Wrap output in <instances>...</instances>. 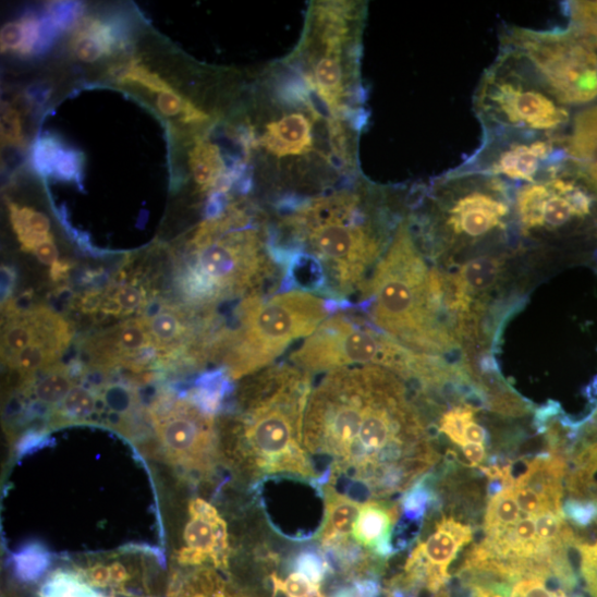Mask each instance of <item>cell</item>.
I'll return each instance as SVG.
<instances>
[{"label":"cell","instance_id":"6da1fadb","mask_svg":"<svg viewBox=\"0 0 597 597\" xmlns=\"http://www.w3.org/2000/svg\"><path fill=\"white\" fill-rule=\"evenodd\" d=\"M394 371L361 365L336 369L313 389L304 442L329 470L320 486L344 479L369 498L405 492L438 462L431 436Z\"/></svg>","mask_w":597,"mask_h":597},{"label":"cell","instance_id":"7a4b0ae2","mask_svg":"<svg viewBox=\"0 0 597 597\" xmlns=\"http://www.w3.org/2000/svg\"><path fill=\"white\" fill-rule=\"evenodd\" d=\"M255 118L234 125L247 165L256 161L280 202L324 194L358 178L366 119L334 113L285 60L260 82ZM279 204V203H278Z\"/></svg>","mask_w":597,"mask_h":597},{"label":"cell","instance_id":"3957f363","mask_svg":"<svg viewBox=\"0 0 597 597\" xmlns=\"http://www.w3.org/2000/svg\"><path fill=\"white\" fill-rule=\"evenodd\" d=\"M390 192L360 178L324 194L278 206L275 245L285 287H303L341 306L358 302L398 229Z\"/></svg>","mask_w":597,"mask_h":597},{"label":"cell","instance_id":"277c9868","mask_svg":"<svg viewBox=\"0 0 597 597\" xmlns=\"http://www.w3.org/2000/svg\"><path fill=\"white\" fill-rule=\"evenodd\" d=\"M248 378L218 425L220 459L251 479L288 475L320 483L304 442L313 375L282 363Z\"/></svg>","mask_w":597,"mask_h":597},{"label":"cell","instance_id":"5b68a950","mask_svg":"<svg viewBox=\"0 0 597 597\" xmlns=\"http://www.w3.org/2000/svg\"><path fill=\"white\" fill-rule=\"evenodd\" d=\"M285 278L272 221L252 205L229 203L200 223L179 263L175 282L188 307L208 314L231 298L284 288Z\"/></svg>","mask_w":597,"mask_h":597},{"label":"cell","instance_id":"8992f818","mask_svg":"<svg viewBox=\"0 0 597 597\" xmlns=\"http://www.w3.org/2000/svg\"><path fill=\"white\" fill-rule=\"evenodd\" d=\"M361 306L386 334L417 353L435 355L458 346L446 320L444 276L430 269L410 218H403L361 297Z\"/></svg>","mask_w":597,"mask_h":597},{"label":"cell","instance_id":"52a82bcc","mask_svg":"<svg viewBox=\"0 0 597 597\" xmlns=\"http://www.w3.org/2000/svg\"><path fill=\"white\" fill-rule=\"evenodd\" d=\"M337 304L302 289L243 298L232 327L214 331L207 357L231 380L248 378L275 364L289 346L307 339Z\"/></svg>","mask_w":597,"mask_h":597},{"label":"cell","instance_id":"ba28073f","mask_svg":"<svg viewBox=\"0 0 597 597\" xmlns=\"http://www.w3.org/2000/svg\"><path fill=\"white\" fill-rule=\"evenodd\" d=\"M366 7L358 2H316L305 31L285 58L337 114L366 119L361 84L362 32Z\"/></svg>","mask_w":597,"mask_h":597},{"label":"cell","instance_id":"9c48e42d","mask_svg":"<svg viewBox=\"0 0 597 597\" xmlns=\"http://www.w3.org/2000/svg\"><path fill=\"white\" fill-rule=\"evenodd\" d=\"M514 186L492 176L444 173L422 190L417 218L423 241L437 252L477 245L505 232Z\"/></svg>","mask_w":597,"mask_h":597},{"label":"cell","instance_id":"30bf717a","mask_svg":"<svg viewBox=\"0 0 597 597\" xmlns=\"http://www.w3.org/2000/svg\"><path fill=\"white\" fill-rule=\"evenodd\" d=\"M483 129H509L564 135L569 108L561 105L515 57L499 51L485 71L474 97Z\"/></svg>","mask_w":597,"mask_h":597},{"label":"cell","instance_id":"8fae6325","mask_svg":"<svg viewBox=\"0 0 597 597\" xmlns=\"http://www.w3.org/2000/svg\"><path fill=\"white\" fill-rule=\"evenodd\" d=\"M500 51L524 63L561 105L569 108L597 100L596 50L569 27H505Z\"/></svg>","mask_w":597,"mask_h":597},{"label":"cell","instance_id":"7c38bea8","mask_svg":"<svg viewBox=\"0 0 597 597\" xmlns=\"http://www.w3.org/2000/svg\"><path fill=\"white\" fill-rule=\"evenodd\" d=\"M425 361L426 354L409 350L362 318L342 312L326 319L289 356V363L310 375L377 365L402 379L417 378Z\"/></svg>","mask_w":597,"mask_h":597},{"label":"cell","instance_id":"4fadbf2b","mask_svg":"<svg viewBox=\"0 0 597 597\" xmlns=\"http://www.w3.org/2000/svg\"><path fill=\"white\" fill-rule=\"evenodd\" d=\"M564 136L509 129H483L479 147L450 173L498 178L513 186L533 184L568 167Z\"/></svg>","mask_w":597,"mask_h":597},{"label":"cell","instance_id":"5bb4252c","mask_svg":"<svg viewBox=\"0 0 597 597\" xmlns=\"http://www.w3.org/2000/svg\"><path fill=\"white\" fill-rule=\"evenodd\" d=\"M157 450L175 468L197 480L210 477L220 459L218 425L188 398L159 394L148 410Z\"/></svg>","mask_w":597,"mask_h":597},{"label":"cell","instance_id":"9a60e30c","mask_svg":"<svg viewBox=\"0 0 597 597\" xmlns=\"http://www.w3.org/2000/svg\"><path fill=\"white\" fill-rule=\"evenodd\" d=\"M589 188L569 163L550 178L519 186L514 214L522 234H556L589 216L594 203Z\"/></svg>","mask_w":597,"mask_h":597},{"label":"cell","instance_id":"2e32d148","mask_svg":"<svg viewBox=\"0 0 597 597\" xmlns=\"http://www.w3.org/2000/svg\"><path fill=\"white\" fill-rule=\"evenodd\" d=\"M231 546L228 522L218 510L202 498L188 503V521L183 532V545L175 560L183 568H230Z\"/></svg>","mask_w":597,"mask_h":597},{"label":"cell","instance_id":"e0dca14e","mask_svg":"<svg viewBox=\"0 0 597 597\" xmlns=\"http://www.w3.org/2000/svg\"><path fill=\"white\" fill-rule=\"evenodd\" d=\"M401 515L399 503L369 499L361 504L353 528V539L370 556L387 559L395 553L393 533Z\"/></svg>","mask_w":597,"mask_h":597},{"label":"cell","instance_id":"ac0fdd59","mask_svg":"<svg viewBox=\"0 0 597 597\" xmlns=\"http://www.w3.org/2000/svg\"><path fill=\"white\" fill-rule=\"evenodd\" d=\"M564 149L570 168L597 195V106L575 114Z\"/></svg>","mask_w":597,"mask_h":597},{"label":"cell","instance_id":"d6986e66","mask_svg":"<svg viewBox=\"0 0 597 597\" xmlns=\"http://www.w3.org/2000/svg\"><path fill=\"white\" fill-rule=\"evenodd\" d=\"M321 486L326 512L317 540L325 550L337 556L353 547L349 537L353 533L362 503L339 492L332 484Z\"/></svg>","mask_w":597,"mask_h":597},{"label":"cell","instance_id":"ffe728a7","mask_svg":"<svg viewBox=\"0 0 597 597\" xmlns=\"http://www.w3.org/2000/svg\"><path fill=\"white\" fill-rule=\"evenodd\" d=\"M580 583L551 564L537 565L519 574L511 584L510 597H576Z\"/></svg>","mask_w":597,"mask_h":597},{"label":"cell","instance_id":"44dd1931","mask_svg":"<svg viewBox=\"0 0 597 597\" xmlns=\"http://www.w3.org/2000/svg\"><path fill=\"white\" fill-rule=\"evenodd\" d=\"M143 318L165 361L185 350L192 340L186 315L179 307L162 306Z\"/></svg>","mask_w":597,"mask_h":597},{"label":"cell","instance_id":"7402d4cb","mask_svg":"<svg viewBox=\"0 0 597 597\" xmlns=\"http://www.w3.org/2000/svg\"><path fill=\"white\" fill-rule=\"evenodd\" d=\"M71 45L80 60L92 63L118 49L121 36L113 24L87 17L74 32Z\"/></svg>","mask_w":597,"mask_h":597},{"label":"cell","instance_id":"603a6c76","mask_svg":"<svg viewBox=\"0 0 597 597\" xmlns=\"http://www.w3.org/2000/svg\"><path fill=\"white\" fill-rule=\"evenodd\" d=\"M38 376L23 382L21 394L31 398L34 404L56 410L70 391L76 387L77 373L73 368L54 365Z\"/></svg>","mask_w":597,"mask_h":597},{"label":"cell","instance_id":"cb8c5ba5","mask_svg":"<svg viewBox=\"0 0 597 597\" xmlns=\"http://www.w3.org/2000/svg\"><path fill=\"white\" fill-rule=\"evenodd\" d=\"M103 411V403L93 388L76 386L61 404L51 412L49 425L59 427L66 424L94 422V416Z\"/></svg>","mask_w":597,"mask_h":597},{"label":"cell","instance_id":"d4e9b609","mask_svg":"<svg viewBox=\"0 0 597 597\" xmlns=\"http://www.w3.org/2000/svg\"><path fill=\"white\" fill-rule=\"evenodd\" d=\"M502 260L491 255L470 259L451 276L454 285L473 301L474 295L491 289L502 270Z\"/></svg>","mask_w":597,"mask_h":597},{"label":"cell","instance_id":"484cf974","mask_svg":"<svg viewBox=\"0 0 597 597\" xmlns=\"http://www.w3.org/2000/svg\"><path fill=\"white\" fill-rule=\"evenodd\" d=\"M12 226L23 251L35 253L45 242L52 241L50 220L48 217L29 207H21L15 203L9 204Z\"/></svg>","mask_w":597,"mask_h":597},{"label":"cell","instance_id":"4316f807","mask_svg":"<svg viewBox=\"0 0 597 597\" xmlns=\"http://www.w3.org/2000/svg\"><path fill=\"white\" fill-rule=\"evenodd\" d=\"M520 511L513 488L490 498L484 521L485 540L494 541L513 528L521 519Z\"/></svg>","mask_w":597,"mask_h":597},{"label":"cell","instance_id":"83f0119b","mask_svg":"<svg viewBox=\"0 0 597 597\" xmlns=\"http://www.w3.org/2000/svg\"><path fill=\"white\" fill-rule=\"evenodd\" d=\"M39 597H107L72 568H59L48 574L38 593Z\"/></svg>","mask_w":597,"mask_h":597},{"label":"cell","instance_id":"f1b7e54d","mask_svg":"<svg viewBox=\"0 0 597 597\" xmlns=\"http://www.w3.org/2000/svg\"><path fill=\"white\" fill-rule=\"evenodd\" d=\"M50 565V552L38 543L27 545L12 556L14 575L23 584L38 583Z\"/></svg>","mask_w":597,"mask_h":597},{"label":"cell","instance_id":"f546056e","mask_svg":"<svg viewBox=\"0 0 597 597\" xmlns=\"http://www.w3.org/2000/svg\"><path fill=\"white\" fill-rule=\"evenodd\" d=\"M145 307L146 292L136 281L114 287L101 302L102 313L111 316H131Z\"/></svg>","mask_w":597,"mask_h":597},{"label":"cell","instance_id":"4dcf8cb0","mask_svg":"<svg viewBox=\"0 0 597 597\" xmlns=\"http://www.w3.org/2000/svg\"><path fill=\"white\" fill-rule=\"evenodd\" d=\"M569 28L597 49V2H565L561 5Z\"/></svg>","mask_w":597,"mask_h":597},{"label":"cell","instance_id":"1f68e13d","mask_svg":"<svg viewBox=\"0 0 597 597\" xmlns=\"http://www.w3.org/2000/svg\"><path fill=\"white\" fill-rule=\"evenodd\" d=\"M437 501L438 499L426 478H421L403 496L401 507L405 519L416 524L424 520L428 509Z\"/></svg>","mask_w":597,"mask_h":597},{"label":"cell","instance_id":"d6a6232c","mask_svg":"<svg viewBox=\"0 0 597 597\" xmlns=\"http://www.w3.org/2000/svg\"><path fill=\"white\" fill-rule=\"evenodd\" d=\"M270 578L273 595L281 594L284 597H326L321 585L296 571L284 580L277 576V574H271Z\"/></svg>","mask_w":597,"mask_h":597},{"label":"cell","instance_id":"836d02e7","mask_svg":"<svg viewBox=\"0 0 597 597\" xmlns=\"http://www.w3.org/2000/svg\"><path fill=\"white\" fill-rule=\"evenodd\" d=\"M476 410L462 405L443 413L439 421V432L458 446L466 443L465 430L468 424L474 421Z\"/></svg>","mask_w":597,"mask_h":597},{"label":"cell","instance_id":"e575fe53","mask_svg":"<svg viewBox=\"0 0 597 597\" xmlns=\"http://www.w3.org/2000/svg\"><path fill=\"white\" fill-rule=\"evenodd\" d=\"M120 80L141 85L147 90L160 95L173 92V88L158 76L157 73L136 63L129 64L121 74Z\"/></svg>","mask_w":597,"mask_h":597},{"label":"cell","instance_id":"d590c367","mask_svg":"<svg viewBox=\"0 0 597 597\" xmlns=\"http://www.w3.org/2000/svg\"><path fill=\"white\" fill-rule=\"evenodd\" d=\"M294 568L296 572L304 574L319 585L322 584L328 574H331L327 558L314 551L298 555L295 559Z\"/></svg>","mask_w":597,"mask_h":597},{"label":"cell","instance_id":"8d00e7d4","mask_svg":"<svg viewBox=\"0 0 597 597\" xmlns=\"http://www.w3.org/2000/svg\"><path fill=\"white\" fill-rule=\"evenodd\" d=\"M564 517L583 529L597 522V501L569 499L562 508Z\"/></svg>","mask_w":597,"mask_h":597},{"label":"cell","instance_id":"74e56055","mask_svg":"<svg viewBox=\"0 0 597 597\" xmlns=\"http://www.w3.org/2000/svg\"><path fill=\"white\" fill-rule=\"evenodd\" d=\"M61 144L54 137L40 138L33 149V165L35 170L44 175H52L57 154Z\"/></svg>","mask_w":597,"mask_h":597},{"label":"cell","instance_id":"f35d334b","mask_svg":"<svg viewBox=\"0 0 597 597\" xmlns=\"http://www.w3.org/2000/svg\"><path fill=\"white\" fill-rule=\"evenodd\" d=\"M81 156L73 149L61 145L56 157L52 175L65 181L76 180L81 173Z\"/></svg>","mask_w":597,"mask_h":597},{"label":"cell","instance_id":"ab89813d","mask_svg":"<svg viewBox=\"0 0 597 597\" xmlns=\"http://www.w3.org/2000/svg\"><path fill=\"white\" fill-rule=\"evenodd\" d=\"M514 496L522 512L536 516L544 511H551L544 498L527 486L513 487Z\"/></svg>","mask_w":597,"mask_h":597},{"label":"cell","instance_id":"60d3db41","mask_svg":"<svg viewBox=\"0 0 597 597\" xmlns=\"http://www.w3.org/2000/svg\"><path fill=\"white\" fill-rule=\"evenodd\" d=\"M81 13V5L74 3H58L49 8L48 19L57 31H64L78 21Z\"/></svg>","mask_w":597,"mask_h":597},{"label":"cell","instance_id":"b9f144b4","mask_svg":"<svg viewBox=\"0 0 597 597\" xmlns=\"http://www.w3.org/2000/svg\"><path fill=\"white\" fill-rule=\"evenodd\" d=\"M2 137L5 145L23 144V125L20 113L10 107L3 111Z\"/></svg>","mask_w":597,"mask_h":597},{"label":"cell","instance_id":"7bdbcfd3","mask_svg":"<svg viewBox=\"0 0 597 597\" xmlns=\"http://www.w3.org/2000/svg\"><path fill=\"white\" fill-rule=\"evenodd\" d=\"M25 36V29L23 22L9 23L2 29L0 35V44H2V51H16L19 52L23 46Z\"/></svg>","mask_w":597,"mask_h":597},{"label":"cell","instance_id":"ee69618b","mask_svg":"<svg viewBox=\"0 0 597 597\" xmlns=\"http://www.w3.org/2000/svg\"><path fill=\"white\" fill-rule=\"evenodd\" d=\"M462 452L472 468L480 467L486 461L487 450L484 443L466 442L462 446Z\"/></svg>","mask_w":597,"mask_h":597},{"label":"cell","instance_id":"f6af8a7d","mask_svg":"<svg viewBox=\"0 0 597 597\" xmlns=\"http://www.w3.org/2000/svg\"><path fill=\"white\" fill-rule=\"evenodd\" d=\"M34 254L41 264L47 266H52L58 261V249L53 240L39 245Z\"/></svg>","mask_w":597,"mask_h":597},{"label":"cell","instance_id":"bcb514c9","mask_svg":"<svg viewBox=\"0 0 597 597\" xmlns=\"http://www.w3.org/2000/svg\"><path fill=\"white\" fill-rule=\"evenodd\" d=\"M465 440L466 442H477L485 444V442H487V431L482 425H479L475 421H472L466 427Z\"/></svg>","mask_w":597,"mask_h":597},{"label":"cell","instance_id":"7dc6e473","mask_svg":"<svg viewBox=\"0 0 597 597\" xmlns=\"http://www.w3.org/2000/svg\"><path fill=\"white\" fill-rule=\"evenodd\" d=\"M2 278H3V284L5 283V285H3V291H2L3 304H4V302L5 303L9 302V296H10V293L12 292V288L14 284V271L11 270L9 267L3 266Z\"/></svg>","mask_w":597,"mask_h":597},{"label":"cell","instance_id":"c3c4849f","mask_svg":"<svg viewBox=\"0 0 597 597\" xmlns=\"http://www.w3.org/2000/svg\"><path fill=\"white\" fill-rule=\"evenodd\" d=\"M70 270V265L66 261H57L51 266L50 277L53 281L62 280Z\"/></svg>","mask_w":597,"mask_h":597},{"label":"cell","instance_id":"681fc988","mask_svg":"<svg viewBox=\"0 0 597 597\" xmlns=\"http://www.w3.org/2000/svg\"><path fill=\"white\" fill-rule=\"evenodd\" d=\"M431 597H444L442 592L439 590L437 594L432 595Z\"/></svg>","mask_w":597,"mask_h":597},{"label":"cell","instance_id":"f907efd6","mask_svg":"<svg viewBox=\"0 0 597 597\" xmlns=\"http://www.w3.org/2000/svg\"><path fill=\"white\" fill-rule=\"evenodd\" d=\"M107 597H117V593L112 592V595Z\"/></svg>","mask_w":597,"mask_h":597}]
</instances>
